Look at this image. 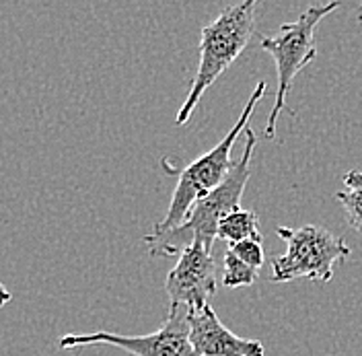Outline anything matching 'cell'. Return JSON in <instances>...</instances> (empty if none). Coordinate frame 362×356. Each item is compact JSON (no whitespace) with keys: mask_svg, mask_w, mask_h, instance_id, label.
Instances as JSON below:
<instances>
[{"mask_svg":"<svg viewBox=\"0 0 362 356\" xmlns=\"http://www.w3.org/2000/svg\"><path fill=\"white\" fill-rule=\"evenodd\" d=\"M264 93H266V83L259 81L257 87L251 93V97L247 99L239 120L235 122V126L228 130L225 138L214 149H210L208 153H204L202 156H198L196 161H192L189 165H185L181 169L177 185L173 190V196H171L169 208H167V214L163 217V221L155 224V231H153L155 235H165V233H169V231L183 224V221L187 219V214L192 210V206L225 181L226 176L233 169V165H235L230 159L235 140L239 138V134L243 130H247L249 120L255 112L259 99L264 97Z\"/></svg>","mask_w":362,"mask_h":356,"instance_id":"obj_3","label":"cell"},{"mask_svg":"<svg viewBox=\"0 0 362 356\" xmlns=\"http://www.w3.org/2000/svg\"><path fill=\"white\" fill-rule=\"evenodd\" d=\"M276 233L286 241V251L272 260L274 282H293L298 278L329 282L334 278V266L350 258L348 243L325 226H278Z\"/></svg>","mask_w":362,"mask_h":356,"instance_id":"obj_5","label":"cell"},{"mask_svg":"<svg viewBox=\"0 0 362 356\" xmlns=\"http://www.w3.org/2000/svg\"><path fill=\"white\" fill-rule=\"evenodd\" d=\"M76 356H81V355H76Z\"/></svg>","mask_w":362,"mask_h":356,"instance_id":"obj_15","label":"cell"},{"mask_svg":"<svg viewBox=\"0 0 362 356\" xmlns=\"http://www.w3.org/2000/svg\"><path fill=\"white\" fill-rule=\"evenodd\" d=\"M216 239H221L228 245L241 243L247 239H262L257 214L253 210H245V208H239V210L226 214L225 219L218 223Z\"/></svg>","mask_w":362,"mask_h":356,"instance_id":"obj_9","label":"cell"},{"mask_svg":"<svg viewBox=\"0 0 362 356\" xmlns=\"http://www.w3.org/2000/svg\"><path fill=\"white\" fill-rule=\"evenodd\" d=\"M216 262L212 251L202 241H192L180 253L177 264L167 274L165 292L171 305H181L189 311H198L208 305V299L216 292Z\"/></svg>","mask_w":362,"mask_h":356,"instance_id":"obj_7","label":"cell"},{"mask_svg":"<svg viewBox=\"0 0 362 356\" xmlns=\"http://www.w3.org/2000/svg\"><path fill=\"white\" fill-rule=\"evenodd\" d=\"M259 270L247 266L241 262L235 253L226 249L225 260H223V287L226 289H239V287H251L257 280Z\"/></svg>","mask_w":362,"mask_h":356,"instance_id":"obj_11","label":"cell"},{"mask_svg":"<svg viewBox=\"0 0 362 356\" xmlns=\"http://www.w3.org/2000/svg\"><path fill=\"white\" fill-rule=\"evenodd\" d=\"M356 21L362 23V2H361V6L356 8Z\"/></svg>","mask_w":362,"mask_h":356,"instance_id":"obj_14","label":"cell"},{"mask_svg":"<svg viewBox=\"0 0 362 356\" xmlns=\"http://www.w3.org/2000/svg\"><path fill=\"white\" fill-rule=\"evenodd\" d=\"M189 340L200 356H264V344L259 340H247L233 334L221 321L218 313L208 303L204 309L189 311Z\"/></svg>","mask_w":362,"mask_h":356,"instance_id":"obj_8","label":"cell"},{"mask_svg":"<svg viewBox=\"0 0 362 356\" xmlns=\"http://www.w3.org/2000/svg\"><path fill=\"white\" fill-rule=\"evenodd\" d=\"M346 190L336 192V200L341 204L348 224L362 237V171H348L344 176Z\"/></svg>","mask_w":362,"mask_h":356,"instance_id":"obj_10","label":"cell"},{"mask_svg":"<svg viewBox=\"0 0 362 356\" xmlns=\"http://www.w3.org/2000/svg\"><path fill=\"white\" fill-rule=\"evenodd\" d=\"M339 8V2H325V4H313L307 11L298 15V19L293 23H284L276 35L262 38V50L268 52L278 72V91H276V101L272 108L268 122H266V138H274L276 132V122L280 112L286 108V97L293 87L294 76L313 62L317 56L315 50V29L323 17Z\"/></svg>","mask_w":362,"mask_h":356,"instance_id":"obj_4","label":"cell"},{"mask_svg":"<svg viewBox=\"0 0 362 356\" xmlns=\"http://www.w3.org/2000/svg\"><path fill=\"white\" fill-rule=\"evenodd\" d=\"M107 344L134 356H200L189 340V321L187 309L181 305H169V315L163 326L153 334L122 335L113 332H90V334H68L60 338L58 346L81 348V346H99Z\"/></svg>","mask_w":362,"mask_h":356,"instance_id":"obj_6","label":"cell"},{"mask_svg":"<svg viewBox=\"0 0 362 356\" xmlns=\"http://www.w3.org/2000/svg\"><path fill=\"white\" fill-rule=\"evenodd\" d=\"M255 8H257L255 0H245L241 4L226 6L214 21L202 29L198 72L192 81V89L177 112L175 117L177 126L189 120V115L200 103L208 87H212L216 79L247 47L249 40L253 38L255 31Z\"/></svg>","mask_w":362,"mask_h":356,"instance_id":"obj_2","label":"cell"},{"mask_svg":"<svg viewBox=\"0 0 362 356\" xmlns=\"http://www.w3.org/2000/svg\"><path fill=\"white\" fill-rule=\"evenodd\" d=\"M11 299H13L11 290L6 289V287H4V285L0 282V307H4V305H6V303L11 301Z\"/></svg>","mask_w":362,"mask_h":356,"instance_id":"obj_13","label":"cell"},{"mask_svg":"<svg viewBox=\"0 0 362 356\" xmlns=\"http://www.w3.org/2000/svg\"><path fill=\"white\" fill-rule=\"evenodd\" d=\"M228 251L235 253L241 262H245L247 266L255 268V270H259L266 264V253L262 247V239H247L241 243L228 245Z\"/></svg>","mask_w":362,"mask_h":356,"instance_id":"obj_12","label":"cell"},{"mask_svg":"<svg viewBox=\"0 0 362 356\" xmlns=\"http://www.w3.org/2000/svg\"><path fill=\"white\" fill-rule=\"evenodd\" d=\"M257 144L255 130L247 126L245 130V147L243 155L233 165L226 179L214 188L210 194L196 202L187 214V219L177 229L165 233V235H146L144 245L148 247V253L155 258H167V255H180L181 251L192 241H202L206 249L212 251V245L216 241V229L218 223L226 214L241 208V198L245 192L249 178H251V156Z\"/></svg>","mask_w":362,"mask_h":356,"instance_id":"obj_1","label":"cell"}]
</instances>
